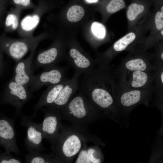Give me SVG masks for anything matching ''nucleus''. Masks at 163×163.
Listing matches in <instances>:
<instances>
[{
	"instance_id": "f257e3e1",
	"label": "nucleus",
	"mask_w": 163,
	"mask_h": 163,
	"mask_svg": "<svg viewBox=\"0 0 163 163\" xmlns=\"http://www.w3.org/2000/svg\"><path fill=\"white\" fill-rule=\"evenodd\" d=\"M117 84L110 67L98 65L84 74L80 85L81 91L99 112L114 111Z\"/></svg>"
},
{
	"instance_id": "f03ea898",
	"label": "nucleus",
	"mask_w": 163,
	"mask_h": 163,
	"mask_svg": "<svg viewBox=\"0 0 163 163\" xmlns=\"http://www.w3.org/2000/svg\"><path fill=\"white\" fill-rule=\"evenodd\" d=\"M89 142L104 145L88 130L61 123L58 136L52 143V149L60 163H71L84 145Z\"/></svg>"
},
{
	"instance_id": "7ed1b4c3",
	"label": "nucleus",
	"mask_w": 163,
	"mask_h": 163,
	"mask_svg": "<svg viewBox=\"0 0 163 163\" xmlns=\"http://www.w3.org/2000/svg\"><path fill=\"white\" fill-rule=\"evenodd\" d=\"M59 110L62 119L87 130L100 115V113L80 90Z\"/></svg>"
},
{
	"instance_id": "20e7f679",
	"label": "nucleus",
	"mask_w": 163,
	"mask_h": 163,
	"mask_svg": "<svg viewBox=\"0 0 163 163\" xmlns=\"http://www.w3.org/2000/svg\"><path fill=\"white\" fill-rule=\"evenodd\" d=\"M150 17L128 31L126 34L116 40L106 52L101 55L96 61L97 65L108 66L111 60L120 53L137 49L149 31Z\"/></svg>"
},
{
	"instance_id": "39448f33",
	"label": "nucleus",
	"mask_w": 163,
	"mask_h": 163,
	"mask_svg": "<svg viewBox=\"0 0 163 163\" xmlns=\"http://www.w3.org/2000/svg\"><path fill=\"white\" fill-rule=\"evenodd\" d=\"M43 36L40 34L18 39L2 37L0 43L3 50L16 61L21 59L34 46H38Z\"/></svg>"
},
{
	"instance_id": "423d86ee",
	"label": "nucleus",
	"mask_w": 163,
	"mask_h": 163,
	"mask_svg": "<svg viewBox=\"0 0 163 163\" xmlns=\"http://www.w3.org/2000/svg\"><path fill=\"white\" fill-rule=\"evenodd\" d=\"M155 90V86L147 88H129L121 87L117 85L115 95L117 104L123 108H131L146 102Z\"/></svg>"
},
{
	"instance_id": "0eeeda50",
	"label": "nucleus",
	"mask_w": 163,
	"mask_h": 163,
	"mask_svg": "<svg viewBox=\"0 0 163 163\" xmlns=\"http://www.w3.org/2000/svg\"><path fill=\"white\" fill-rule=\"evenodd\" d=\"M123 59L118 69V74L136 71H153L155 66L150 54L146 51L136 49L129 51Z\"/></svg>"
},
{
	"instance_id": "6e6552de",
	"label": "nucleus",
	"mask_w": 163,
	"mask_h": 163,
	"mask_svg": "<svg viewBox=\"0 0 163 163\" xmlns=\"http://www.w3.org/2000/svg\"><path fill=\"white\" fill-rule=\"evenodd\" d=\"M155 70L136 71L118 74L119 81L117 85L121 87L129 88H144L154 86Z\"/></svg>"
},
{
	"instance_id": "1a4fd4ad",
	"label": "nucleus",
	"mask_w": 163,
	"mask_h": 163,
	"mask_svg": "<svg viewBox=\"0 0 163 163\" xmlns=\"http://www.w3.org/2000/svg\"><path fill=\"white\" fill-rule=\"evenodd\" d=\"M44 118L41 123L43 138L52 143L58 136L61 123L62 119L60 111L48 106L42 108Z\"/></svg>"
},
{
	"instance_id": "9d476101",
	"label": "nucleus",
	"mask_w": 163,
	"mask_h": 163,
	"mask_svg": "<svg viewBox=\"0 0 163 163\" xmlns=\"http://www.w3.org/2000/svg\"><path fill=\"white\" fill-rule=\"evenodd\" d=\"M149 31L138 49L144 51L154 46L163 40V12L159 8L151 13Z\"/></svg>"
},
{
	"instance_id": "9b49d317",
	"label": "nucleus",
	"mask_w": 163,
	"mask_h": 163,
	"mask_svg": "<svg viewBox=\"0 0 163 163\" xmlns=\"http://www.w3.org/2000/svg\"><path fill=\"white\" fill-rule=\"evenodd\" d=\"M21 124L26 129L25 144L28 151L41 152L44 150V149L42 144L43 137L41 123H35L31 118L23 116Z\"/></svg>"
},
{
	"instance_id": "f8f14e48",
	"label": "nucleus",
	"mask_w": 163,
	"mask_h": 163,
	"mask_svg": "<svg viewBox=\"0 0 163 163\" xmlns=\"http://www.w3.org/2000/svg\"><path fill=\"white\" fill-rule=\"evenodd\" d=\"M32 96L28 87L20 84L12 79L8 84L5 100L14 107L16 114L22 115V107Z\"/></svg>"
},
{
	"instance_id": "ddd939ff",
	"label": "nucleus",
	"mask_w": 163,
	"mask_h": 163,
	"mask_svg": "<svg viewBox=\"0 0 163 163\" xmlns=\"http://www.w3.org/2000/svg\"><path fill=\"white\" fill-rule=\"evenodd\" d=\"M65 68L57 66L52 68L43 70L40 74L34 75L29 89L32 94L44 86H50L58 83L65 79Z\"/></svg>"
},
{
	"instance_id": "4468645a",
	"label": "nucleus",
	"mask_w": 163,
	"mask_h": 163,
	"mask_svg": "<svg viewBox=\"0 0 163 163\" xmlns=\"http://www.w3.org/2000/svg\"><path fill=\"white\" fill-rule=\"evenodd\" d=\"M37 46H34L30 50V53L27 58L16 61L12 79L17 83L27 87L30 86L34 75L33 60Z\"/></svg>"
},
{
	"instance_id": "2eb2a0df",
	"label": "nucleus",
	"mask_w": 163,
	"mask_h": 163,
	"mask_svg": "<svg viewBox=\"0 0 163 163\" xmlns=\"http://www.w3.org/2000/svg\"><path fill=\"white\" fill-rule=\"evenodd\" d=\"M14 120L6 117L0 118V145L4 148L8 154L17 155L20 151L16 140Z\"/></svg>"
},
{
	"instance_id": "dca6fc26",
	"label": "nucleus",
	"mask_w": 163,
	"mask_h": 163,
	"mask_svg": "<svg viewBox=\"0 0 163 163\" xmlns=\"http://www.w3.org/2000/svg\"><path fill=\"white\" fill-rule=\"evenodd\" d=\"M151 13L148 7L142 3L133 2L130 4L126 12L128 31L148 19Z\"/></svg>"
},
{
	"instance_id": "f3484780",
	"label": "nucleus",
	"mask_w": 163,
	"mask_h": 163,
	"mask_svg": "<svg viewBox=\"0 0 163 163\" xmlns=\"http://www.w3.org/2000/svg\"><path fill=\"white\" fill-rule=\"evenodd\" d=\"M69 64L73 68L75 74L78 77L94 68L97 65L96 61L85 55L77 48H71L69 51Z\"/></svg>"
},
{
	"instance_id": "a211bd4d",
	"label": "nucleus",
	"mask_w": 163,
	"mask_h": 163,
	"mask_svg": "<svg viewBox=\"0 0 163 163\" xmlns=\"http://www.w3.org/2000/svg\"><path fill=\"white\" fill-rule=\"evenodd\" d=\"M56 45L54 44L38 54L33 62L34 70L41 68L44 70L58 66L60 59V49Z\"/></svg>"
},
{
	"instance_id": "6ab92c4d",
	"label": "nucleus",
	"mask_w": 163,
	"mask_h": 163,
	"mask_svg": "<svg viewBox=\"0 0 163 163\" xmlns=\"http://www.w3.org/2000/svg\"><path fill=\"white\" fill-rule=\"evenodd\" d=\"M78 78L74 74L73 78L69 79L62 89L54 102L47 106L59 110L62 109L75 95L78 88Z\"/></svg>"
},
{
	"instance_id": "aec40b11",
	"label": "nucleus",
	"mask_w": 163,
	"mask_h": 163,
	"mask_svg": "<svg viewBox=\"0 0 163 163\" xmlns=\"http://www.w3.org/2000/svg\"><path fill=\"white\" fill-rule=\"evenodd\" d=\"M69 79L65 78L60 82L49 86L40 96L34 106L32 117H35L39 109L52 104L57 98L60 91Z\"/></svg>"
},
{
	"instance_id": "412c9836",
	"label": "nucleus",
	"mask_w": 163,
	"mask_h": 163,
	"mask_svg": "<svg viewBox=\"0 0 163 163\" xmlns=\"http://www.w3.org/2000/svg\"><path fill=\"white\" fill-rule=\"evenodd\" d=\"M76 163H100L103 162L104 157L100 149L96 145L83 146L78 154Z\"/></svg>"
},
{
	"instance_id": "4be33fe9",
	"label": "nucleus",
	"mask_w": 163,
	"mask_h": 163,
	"mask_svg": "<svg viewBox=\"0 0 163 163\" xmlns=\"http://www.w3.org/2000/svg\"><path fill=\"white\" fill-rule=\"evenodd\" d=\"M25 162L27 163H60L53 153H43L40 152H29L25 156Z\"/></svg>"
},
{
	"instance_id": "5701e85b",
	"label": "nucleus",
	"mask_w": 163,
	"mask_h": 163,
	"mask_svg": "<svg viewBox=\"0 0 163 163\" xmlns=\"http://www.w3.org/2000/svg\"><path fill=\"white\" fill-rule=\"evenodd\" d=\"M21 11V8H18L8 13L5 21L6 32H11L17 30L20 24Z\"/></svg>"
},
{
	"instance_id": "b1692460",
	"label": "nucleus",
	"mask_w": 163,
	"mask_h": 163,
	"mask_svg": "<svg viewBox=\"0 0 163 163\" xmlns=\"http://www.w3.org/2000/svg\"><path fill=\"white\" fill-rule=\"evenodd\" d=\"M155 66V91L159 96L161 95L163 89V65Z\"/></svg>"
},
{
	"instance_id": "393cba45",
	"label": "nucleus",
	"mask_w": 163,
	"mask_h": 163,
	"mask_svg": "<svg viewBox=\"0 0 163 163\" xmlns=\"http://www.w3.org/2000/svg\"><path fill=\"white\" fill-rule=\"evenodd\" d=\"M84 14V9L82 7L74 5L71 7L68 10L67 18L71 22H77L82 18Z\"/></svg>"
},
{
	"instance_id": "a878e982",
	"label": "nucleus",
	"mask_w": 163,
	"mask_h": 163,
	"mask_svg": "<svg viewBox=\"0 0 163 163\" xmlns=\"http://www.w3.org/2000/svg\"><path fill=\"white\" fill-rule=\"evenodd\" d=\"M155 47L154 52L150 54V57L155 66L163 65V42L161 41L157 43Z\"/></svg>"
},
{
	"instance_id": "bb28decb",
	"label": "nucleus",
	"mask_w": 163,
	"mask_h": 163,
	"mask_svg": "<svg viewBox=\"0 0 163 163\" xmlns=\"http://www.w3.org/2000/svg\"><path fill=\"white\" fill-rule=\"evenodd\" d=\"M91 30L94 36L99 41L103 40L106 37V28L104 25L100 23L93 22L91 25Z\"/></svg>"
},
{
	"instance_id": "cd10ccee",
	"label": "nucleus",
	"mask_w": 163,
	"mask_h": 163,
	"mask_svg": "<svg viewBox=\"0 0 163 163\" xmlns=\"http://www.w3.org/2000/svg\"><path fill=\"white\" fill-rule=\"evenodd\" d=\"M126 5L124 0H110L106 7L108 14H112L124 9Z\"/></svg>"
},
{
	"instance_id": "c85d7f7f",
	"label": "nucleus",
	"mask_w": 163,
	"mask_h": 163,
	"mask_svg": "<svg viewBox=\"0 0 163 163\" xmlns=\"http://www.w3.org/2000/svg\"><path fill=\"white\" fill-rule=\"evenodd\" d=\"M0 163H21V160L12 156L11 154L5 153L0 154Z\"/></svg>"
},
{
	"instance_id": "c756f323",
	"label": "nucleus",
	"mask_w": 163,
	"mask_h": 163,
	"mask_svg": "<svg viewBox=\"0 0 163 163\" xmlns=\"http://www.w3.org/2000/svg\"><path fill=\"white\" fill-rule=\"evenodd\" d=\"M13 2L15 4L26 8L30 6V0H13Z\"/></svg>"
},
{
	"instance_id": "7c9ffc66",
	"label": "nucleus",
	"mask_w": 163,
	"mask_h": 163,
	"mask_svg": "<svg viewBox=\"0 0 163 163\" xmlns=\"http://www.w3.org/2000/svg\"><path fill=\"white\" fill-rule=\"evenodd\" d=\"M88 3H92L97 2L98 0H85Z\"/></svg>"
}]
</instances>
